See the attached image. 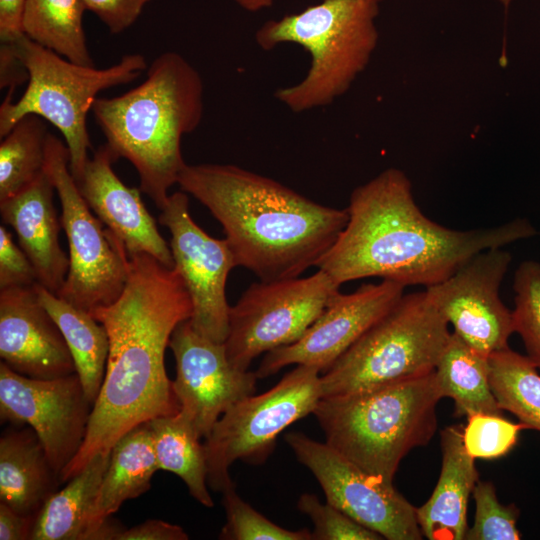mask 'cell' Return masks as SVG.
I'll return each instance as SVG.
<instances>
[{"label": "cell", "mask_w": 540, "mask_h": 540, "mask_svg": "<svg viewBox=\"0 0 540 540\" xmlns=\"http://www.w3.org/2000/svg\"><path fill=\"white\" fill-rule=\"evenodd\" d=\"M121 295L90 314L104 325L109 353L103 384L93 404L84 442L60 475L68 482L100 452H110L128 431L180 406L165 369V350L193 305L175 267L147 253L129 255Z\"/></svg>", "instance_id": "1"}, {"label": "cell", "mask_w": 540, "mask_h": 540, "mask_svg": "<svg viewBox=\"0 0 540 540\" xmlns=\"http://www.w3.org/2000/svg\"><path fill=\"white\" fill-rule=\"evenodd\" d=\"M348 221L316 268L337 285L368 277L426 287L477 253L538 234L526 218L472 230L444 227L421 212L404 172L388 168L355 188Z\"/></svg>", "instance_id": "2"}, {"label": "cell", "mask_w": 540, "mask_h": 540, "mask_svg": "<svg viewBox=\"0 0 540 540\" xmlns=\"http://www.w3.org/2000/svg\"><path fill=\"white\" fill-rule=\"evenodd\" d=\"M177 184L220 223L237 266L262 281L316 267L348 221L347 209L316 203L231 164H186Z\"/></svg>", "instance_id": "3"}, {"label": "cell", "mask_w": 540, "mask_h": 540, "mask_svg": "<svg viewBox=\"0 0 540 540\" xmlns=\"http://www.w3.org/2000/svg\"><path fill=\"white\" fill-rule=\"evenodd\" d=\"M204 86L179 53L166 51L147 68L145 80L122 95L98 97L92 107L105 145L136 169L140 191L162 209L186 163L181 140L200 124Z\"/></svg>", "instance_id": "4"}, {"label": "cell", "mask_w": 540, "mask_h": 540, "mask_svg": "<svg viewBox=\"0 0 540 540\" xmlns=\"http://www.w3.org/2000/svg\"><path fill=\"white\" fill-rule=\"evenodd\" d=\"M443 398L435 371L353 393L323 397L313 411L325 442L369 474L393 484L402 459L427 445Z\"/></svg>", "instance_id": "5"}, {"label": "cell", "mask_w": 540, "mask_h": 540, "mask_svg": "<svg viewBox=\"0 0 540 540\" xmlns=\"http://www.w3.org/2000/svg\"><path fill=\"white\" fill-rule=\"evenodd\" d=\"M378 6L367 0H322L299 13L263 23L255 33L261 49L293 43L311 57L304 78L276 90V99L301 113L327 106L343 95L377 46Z\"/></svg>", "instance_id": "6"}, {"label": "cell", "mask_w": 540, "mask_h": 540, "mask_svg": "<svg viewBox=\"0 0 540 540\" xmlns=\"http://www.w3.org/2000/svg\"><path fill=\"white\" fill-rule=\"evenodd\" d=\"M12 43L28 72L27 87L18 101L11 96L0 106V137L17 121L34 114L54 125L65 139L69 167L78 180L91 148L87 115L98 94L136 80L148 68L143 55H124L110 67L98 69L74 63L25 34Z\"/></svg>", "instance_id": "7"}, {"label": "cell", "mask_w": 540, "mask_h": 540, "mask_svg": "<svg viewBox=\"0 0 540 540\" xmlns=\"http://www.w3.org/2000/svg\"><path fill=\"white\" fill-rule=\"evenodd\" d=\"M426 291L403 294L325 372L322 398L432 372L451 335Z\"/></svg>", "instance_id": "8"}, {"label": "cell", "mask_w": 540, "mask_h": 540, "mask_svg": "<svg viewBox=\"0 0 540 540\" xmlns=\"http://www.w3.org/2000/svg\"><path fill=\"white\" fill-rule=\"evenodd\" d=\"M44 171L59 196L60 221L69 246V271L57 296L89 313L108 306L126 285L128 252L92 214L70 171L66 144L51 133L46 141Z\"/></svg>", "instance_id": "9"}, {"label": "cell", "mask_w": 540, "mask_h": 540, "mask_svg": "<svg viewBox=\"0 0 540 540\" xmlns=\"http://www.w3.org/2000/svg\"><path fill=\"white\" fill-rule=\"evenodd\" d=\"M320 375L316 367L297 365L269 390L249 395L223 413L204 443L213 490L234 485L229 469L235 461L263 464L278 435L313 413L322 398Z\"/></svg>", "instance_id": "10"}, {"label": "cell", "mask_w": 540, "mask_h": 540, "mask_svg": "<svg viewBox=\"0 0 540 540\" xmlns=\"http://www.w3.org/2000/svg\"><path fill=\"white\" fill-rule=\"evenodd\" d=\"M325 272L252 283L230 306L224 342L230 363L248 370L262 353L293 344L339 293Z\"/></svg>", "instance_id": "11"}, {"label": "cell", "mask_w": 540, "mask_h": 540, "mask_svg": "<svg viewBox=\"0 0 540 540\" xmlns=\"http://www.w3.org/2000/svg\"><path fill=\"white\" fill-rule=\"evenodd\" d=\"M284 439L320 484L326 501L388 540H420L416 508L393 486L367 473L326 442L302 432Z\"/></svg>", "instance_id": "12"}, {"label": "cell", "mask_w": 540, "mask_h": 540, "mask_svg": "<svg viewBox=\"0 0 540 540\" xmlns=\"http://www.w3.org/2000/svg\"><path fill=\"white\" fill-rule=\"evenodd\" d=\"M92 408L77 373L35 379L0 362L1 422L31 427L59 479L84 442Z\"/></svg>", "instance_id": "13"}, {"label": "cell", "mask_w": 540, "mask_h": 540, "mask_svg": "<svg viewBox=\"0 0 540 540\" xmlns=\"http://www.w3.org/2000/svg\"><path fill=\"white\" fill-rule=\"evenodd\" d=\"M160 210L159 222L168 228L171 236L169 246L174 267L192 301L190 323L200 335L224 343L230 310L226 282L230 271L237 266L233 252L226 239L208 235L195 223L184 191L169 195Z\"/></svg>", "instance_id": "14"}, {"label": "cell", "mask_w": 540, "mask_h": 540, "mask_svg": "<svg viewBox=\"0 0 540 540\" xmlns=\"http://www.w3.org/2000/svg\"><path fill=\"white\" fill-rule=\"evenodd\" d=\"M511 260L503 247L486 249L447 279L425 288L454 333L486 356L507 348L515 333L512 311L499 296Z\"/></svg>", "instance_id": "15"}, {"label": "cell", "mask_w": 540, "mask_h": 540, "mask_svg": "<svg viewBox=\"0 0 540 540\" xmlns=\"http://www.w3.org/2000/svg\"><path fill=\"white\" fill-rule=\"evenodd\" d=\"M168 347L176 361L172 384L180 411L198 435L206 438L228 408L254 394L258 377L255 372L235 368L224 343L200 335L190 320L175 328Z\"/></svg>", "instance_id": "16"}, {"label": "cell", "mask_w": 540, "mask_h": 540, "mask_svg": "<svg viewBox=\"0 0 540 540\" xmlns=\"http://www.w3.org/2000/svg\"><path fill=\"white\" fill-rule=\"evenodd\" d=\"M404 289L398 282L382 280L363 284L352 293H337L299 340L265 354L256 376L267 378L292 364L325 372L399 301Z\"/></svg>", "instance_id": "17"}, {"label": "cell", "mask_w": 540, "mask_h": 540, "mask_svg": "<svg viewBox=\"0 0 540 540\" xmlns=\"http://www.w3.org/2000/svg\"><path fill=\"white\" fill-rule=\"evenodd\" d=\"M0 356L18 374L54 379L76 373L65 338L32 286L0 290Z\"/></svg>", "instance_id": "18"}, {"label": "cell", "mask_w": 540, "mask_h": 540, "mask_svg": "<svg viewBox=\"0 0 540 540\" xmlns=\"http://www.w3.org/2000/svg\"><path fill=\"white\" fill-rule=\"evenodd\" d=\"M116 158L104 144L94 151L76 184L100 221L124 245L128 255L147 253L174 267L170 246L142 201L140 189L126 186L112 164Z\"/></svg>", "instance_id": "19"}, {"label": "cell", "mask_w": 540, "mask_h": 540, "mask_svg": "<svg viewBox=\"0 0 540 540\" xmlns=\"http://www.w3.org/2000/svg\"><path fill=\"white\" fill-rule=\"evenodd\" d=\"M56 191L44 171L14 196L0 202L2 221L17 234L19 246L28 256L37 282L58 295L69 271V256L59 243L62 227L54 205Z\"/></svg>", "instance_id": "20"}, {"label": "cell", "mask_w": 540, "mask_h": 540, "mask_svg": "<svg viewBox=\"0 0 540 540\" xmlns=\"http://www.w3.org/2000/svg\"><path fill=\"white\" fill-rule=\"evenodd\" d=\"M442 466L429 499L416 508L418 525L429 540H465L467 506L479 480L475 459L463 444V426L450 425L440 433Z\"/></svg>", "instance_id": "21"}, {"label": "cell", "mask_w": 540, "mask_h": 540, "mask_svg": "<svg viewBox=\"0 0 540 540\" xmlns=\"http://www.w3.org/2000/svg\"><path fill=\"white\" fill-rule=\"evenodd\" d=\"M158 470L148 422L131 429L114 444L95 505L91 540H118L125 527L111 515L125 501L148 491Z\"/></svg>", "instance_id": "22"}, {"label": "cell", "mask_w": 540, "mask_h": 540, "mask_svg": "<svg viewBox=\"0 0 540 540\" xmlns=\"http://www.w3.org/2000/svg\"><path fill=\"white\" fill-rule=\"evenodd\" d=\"M61 484L35 431L9 429L0 438V501L36 516Z\"/></svg>", "instance_id": "23"}, {"label": "cell", "mask_w": 540, "mask_h": 540, "mask_svg": "<svg viewBox=\"0 0 540 540\" xmlns=\"http://www.w3.org/2000/svg\"><path fill=\"white\" fill-rule=\"evenodd\" d=\"M110 453H97L66 487L49 497L36 515L32 540H91L95 505Z\"/></svg>", "instance_id": "24"}, {"label": "cell", "mask_w": 540, "mask_h": 540, "mask_svg": "<svg viewBox=\"0 0 540 540\" xmlns=\"http://www.w3.org/2000/svg\"><path fill=\"white\" fill-rule=\"evenodd\" d=\"M39 301L60 328L70 349L84 393L92 404L100 393L109 353V338L103 324L92 315L35 284Z\"/></svg>", "instance_id": "25"}, {"label": "cell", "mask_w": 540, "mask_h": 540, "mask_svg": "<svg viewBox=\"0 0 540 540\" xmlns=\"http://www.w3.org/2000/svg\"><path fill=\"white\" fill-rule=\"evenodd\" d=\"M443 398L454 401V415L476 413L503 416L489 380L488 356L476 351L454 332L434 369Z\"/></svg>", "instance_id": "26"}, {"label": "cell", "mask_w": 540, "mask_h": 540, "mask_svg": "<svg viewBox=\"0 0 540 540\" xmlns=\"http://www.w3.org/2000/svg\"><path fill=\"white\" fill-rule=\"evenodd\" d=\"M159 470L176 474L186 484L190 495L211 508L214 501L208 491V466L204 444L189 418L178 413L157 417L148 422Z\"/></svg>", "instance_id": "27"}, {"label": "cell", "mask_w": 540, "mask_h": 540, "mask_svg": "<svg viewBox=\"0 0 540 540\" xmlns=\"http://www.w3.org/2000/svg\"><path fill=\"white\" fill-rule=\"evenodd\" d=\"M83 0H26L24 34L64 58L94 66L83 28Z\"/></svg>", "instance_id": "28"}, {"label": "cell", "mask_w": 540, "mask_h": 540, "mask_svg": "<svg viewBox=\"0 0 540 540\" xmlns=\"http://www.w3.org/2000/svg\"><path fill=\"white\" fill-rule=\"evenodd\" d=\"M493 394L504 411L515 415L526 429L540 432V375L527 356L509 347L488 356Z\"/></svg>", "instance_id": "29"}, {"label": "cell", "mask_w": 540, "mask_h": 540, "mask_svg": "<svg viewBox=\"0 0 540 540\" xmlns=\"http://www.w3.org/2000/svg\"><path fill=\"white\" fill-rule=\"evenodd\" d=\"M44 120L38 115H26L1 138L0 202L20 192L44 172L49 134Z\"/></svg>", "instance_id": "30"}, {"label": "cell", "mask_w": 540, "mask_h": 540, "mask_svg": "<svg viewBox=\"0 0 540 540\" xmlns=\"http://www.w3.org/2000/svg\"><path fill=\"white\" fill-rule=\"evenodd\" d=\"M514 332L518 333L527 357L540 369V262L525 260L516 269L513 281Z\"/></svg>", "instance_id": "31"}, {"label": "cell", "mask_w": 540, "mask_h": 540, "mask_svg": "<svg viewBox=\"0 0 540 540\" xmlns=\"http://www.w3.org/2000/svg\"><path fill=\"white\" fill-rule=\"evenodd\" d=\"M222 493L226 523L219 534V539L312 540V533L307 528L293 531L270 521L245 502L236 492L234 485Z\"/></svg>", "instance_id": "32"}, {"label": "cell", "mask_w": 540, "mask_h": 540, "mask_svg": "<svg viewBox=\"0 0 540 540\" xmlns=\"http://www.w3.org/2000/svg\"><path fill=\"white\" fill-rule=\"evenodd\" d=\"M472 496L476 506L475 519L473 526L467 530L465 540L521 539L516 525L519 509L514 504H501L491 482L478 480Z\"/></svg>", "instance_id": "33"}, {"label": "cell", "mask_w": 540, "mask_h": 540, "mask_svg": "<svg viewBox=\"0 0 540 540\" xmlns=\"http://www.w3.org/2000/svg\"><path fill=\"white\" fill-rule=\"evenodd\" d=\"M526 427L501 415L476 413L467 417L463 427V444L474 459H496L509 453Z\"/></svg>", "instance_id": "34"}, {"label": "cell", "mask_w": 540, "mask_h": 540, "mask_svg": "<svg viewBox=\"0 0 540 540\" xmlns=\"http://www.w3.org/2000/svg\"><path fill=\"white\" fill-rule=\"evenodd\" d=\"M297 507L313 523L312 540L384 539L327 501L322 503L314 494H302L298 499Z\"/></svg>", "instance_id": "35"}, {"label": "cell", "mask_w": 540, "mask_h": 540, "mask_svg": "<svg viewBox=\"0 0 540 540\" xmlns=\"http://www.w3.org/2000/svg\"><path fill=\"white\" fill-rule=\"evenodd\" d=\"M37 275L28 256L17 246L11 233L0 226V290L18 286H32Z\"/></svg>", "instance_id": "36"}, {"label": "cell", "mask_w": 540, "mask_h": 540, "mask_svg": "<svg viewBox=\"0 0 540 540\" xmlns=\"http://www.w3.org/2000/svg\"><path fill=\"white\" fill-rule=\"evenodd\" d=\"M152 0H83L86 10L94 13L112 34L133 25Z\"/></svg>", "instance_id": "37"}, {"label": "cell", "mask_w": 540, "mask_h": 540, "mask_svg": "<svg viewBox=\"0 0 540 540\" xmlns=\"http://www.w3.org/2000/svg\"><path fill=\"white\" fill-rule=\"evenodd\" d=\"M182 527L158 519L146 520L131 528H125L118 540H187Z\"/></svg>", "instance_id": "38"}, {"label": "cell", "mask_w": 540, "mask_h": 540, "mask_svg": "<svg viewBox=\"0 0 540 540\" xmlns=\"http://www.w3.org/2000/svg\"><path fill=\"white\" fill-rule=\"evenodd\" d=\"M28 81L27 69L19 58L12 43H1L0 47V86L8 88V96L18 85Z\"/></svg>", "instance_id": "39"}, {"label": "cell", "mask_w": 540, "mask_h": 540, "mask_svg": "<svg viewBox=\"0 0 540 540\" xmlns=\"http://www.w3.org/2000/svg\"><path fill=\"white\" fill-rule=\"evenodd\" d=\"M25 6L26 0H0L1 43L14 42L24 35Z\"/></svg>", "instance_id": "40"}, {"label": "cell", "mask_w": 540, "mask_h": 540, "mask_svg": "<svg viewBox=\"0 0 540 540\" xmlns=\"http://www.w3.org/2000/svg\"><path fill=\"white\" fill-rule=\"evenodd\" d=\"M36 516H24L0 502V540L31 539Z\"/></svg>", "instance_id": "41"}, {"label": "cell", "mask_w": 540, "mask_h": 540, "mask_svg": "<svg viewBox=\"0 0 540 540\" xmlns=\"http://www.w3.org/2000/svg\"><path fill=\"white\" fill-rule=\"evenodd\" d=\"M234 2L248 12H258L271 7L274 0H234Z\"/></svg>", "instance_id": "42"}, {"label": "cell", "mask_w": 540, "mask_h": 540, "mask_svg": "<svg viewBox=\"0 0 540 540\" xmlns=\"http://www.w3.org/2000/svg\"><path fill=\"white\" fill-rule=\"evenodd\" d=\"M496 1L499 2L503 7L507 9L513 0H496Z\"/></svg>", "instance_id": "43"}, {"label": "cell", "mask_w": 540, "mask_h": 540, "mask_svg": "<svg viewBox=\"0 0 540 540\" xmlns=\"http://www.w3.org/2000/svg\"><path fill=\"white\" fill-rule=\"evenodd\" d=\"M367 1H371V2H374V3H380L382 0H367Z\"/></svg>", "instance_id": "44"}]
</instances>
